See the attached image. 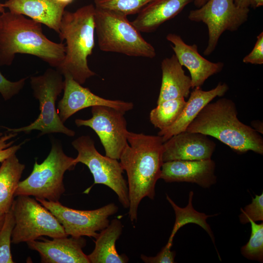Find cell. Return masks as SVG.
<instances>
[{"instance_id": "1", "label": "cell", "mask_w": 263, "mask_h": 263, "mask_svg": "<svg viewBox=\"0 0 263 263\" xmlns=\"http://www.w3.org/2000/svg\"><path fill=\"white\" fill-rule=\"evenodd\" d=\"M127 140L119 160L128 177L129 216L134 222L141 200L145 197L154 198L156 183L160 179L164 163V142L158 135L131 132H128Z\"/></svg>"}, {"instance_id": "2", "label": "cell", "mask_w": 263, "mask_h": 263, "mask_svg": "<svg viewBox=\"0 0 263 263\" xmlns=\"http://www.w3.org/2000/svg\"><path fill=\"white\" fill-rule=\"evenodd\" d=\"M65 53V44L49 39L41 23L10 11L0 15V65L9 66L17 54H24L38 57L56 69Z\"/></svg>"}, {"instance_id": "3", "label": "cell", "mask_w": 263, "mask_h": 263, "mask_svg": "<svg viewBox=\"0 0 263 263\" xmlns=\"http://www.w3.org/2000/svg\"><path fill=\"white\" fill-rule=\"evenodd\" d=\"M235 103L222 98L207 104L186 130L217 138L234 151L263 154V138L252 127L241 122Z\"/></svg>"}, {"instance_id": "4", "label": "cell", "mask_w": 263, "mask_h": 263, "mask_svg": "<svg viewBox=\"0 0 263 263\" xmlns=\"http://www.w3.org/2000/svg\"><path fill=\"white\" fill-rule=\"evenodd\" d=\"M94 13L93 4L83 6L74 12L65 10L59 27V37L61 41H66V53L56 70L63 75H70L81 85L96 75L88 64V57L94 46Z\"/></svg>"}, {"instance_id": "5", "label": "cell", "mask_w": 263, "mask_h": 263, "mask_svg": "<svg viewBox=\"0 0 263 263\" xmlns=\"http://www.w3.org/2000/svg\"><path fill=\"white\" fill-rule=\"evenodd\" d=\"M95 32L100 50L130 56L152 58L156 53L127 16L110 10L96 8Z\"/></svg>"}, {"instance_id": "6", "label": "cell", "mask_w": 263, "mask_h": 263, "mask_svg": "<svg viewBox=\"0 0 263 263\" xmlns=\"http://www.w3.org/2000/svg\"><path fill=\"white\" fill-rule=\"evenodd\" d=\"M74 159L64 152L60 144L52 143L46 158L40 164L35 161L29 176L19 182L15 196H33L50 201H59L65 191L64 173L76 166Z\"/></svg>"}, {"instance_id": "7", "label": "cell", "mask_w": 263, "mask_h": 263, "mask_svg": "<svg viewBox=\"0 0 263 263\" xmlns=\"http://www.w3.org/2000/svg\"><path fill=\"white\" fill-rule=\"evenodd\" d=\"M63 75L57 70L49 68L41 75L30 77L34 96L39 102L40 113L30 125L19 128H5L9 132L29 133L33 130L40 132V135L51 133H62L74 136L75 132L64 126L56 107L58 96L63 90Z\"/></svg>"}, {"instance_id": "8", "label": "cell", "mask_w": 263, "mask_h": 263, "mask_svg": "<svg viewBox=\"0 0 263 263\" xmlns=\"http://www.w3.org/2000/svg\"><path fill=\"white\" fill-rule=\"evenodd\" d=\"M16 197L11 208L15 221L11 243H27L42 236H68L56 217L36 199L27 195Z\"/></svg>"}, {"instance_id": "9", "label": "cell", "mask_w": 263, "mask_h": 263, "mask_svg": "<svg viewBox=\"0 0 263 263\" xmlns=\"http://www.w3.org/2000/svg\"><path fill=\"white\" fill-rule=\"evenodd\" d=\"M72 145L78 154L74 159L76 165H85L92 174L94 184H102L112 189L125 208H129L130 200L128 184L123 173L124 169L117 159L101 154L96 149L94 140L88 135L79 136Z\"/></svg>"}, {"instance_id": "10", "label": "cell", "mask_w": 263, "mask_h": 263, "mask_svg": "<svg viewBox=\"0 0 263 263\" xmlns=\"http://www.w3.org/2000/svg\"><path fill=\"white\" fill-rule=\"evenodd\" d=\"M249 12V8L236 6L234 0H208L198 9L190 11V20L203 22L207 27L208 40L204 55L214 51L224 32L235 31L245 23Z\"/></svg>"}, {"instance_id": "11", "label": "cell", "mask_w": 263, "mask_h": 263, "mask_svg": "<svg viewBox=\"0 0 263 263\" xmlns=\"http://www.w3.org/2000/svg\"><path fill=\"white\" fill-rule=\"evenodd\" d=\"M35 199L56 217L68 236L75 237L96 238L98 235L97 231L109 224V218L118 210V207L113 203L96 209L83 210L68 207L59 201Z\"/></svg>"}, {"instance_id": "12", "label": "cell", "mask_w": 263, "mask_h": 263, "mask_svg": "<svg viewBox=\"0 0 263 263\" xmlns=\"http://www.w3.org/2000/svg\"><path fill=\"white\" fill-rule=\"evenodd\" d=\"M91 112V118L76 119L75 125L93 129L99 138L106 156L118 160L128 143L125 113L106 106H93Z\"/></svg>"}, {"instance_id": "13", "label": "cell", "mask_w": 263, "mask_h": 263, "mask_svg": "<svg viewBox=\"0 0 263 263\" xmlns=\"http://www.w3.org/2000/svg\"><path fill=\"white\" fill-rule=\"evenodd\" d=\"M64 94L57 105V113L61 121L65 122L78 111L94 106L113 107L126 113L133 108L131 102L110 100L101 97L75 81L70 75H65Z\"/></svg>"}, {"instance_id": "14", "label": "cell", "mask_w": 263, "mask_h": 263, "mask_svg": "<svg viewBox=\"0 0 263 263\" xmlns=\"http://www.w3.org/2000/svg\"><path fill=\"white\" fill-rule=\"evenodd\" d=\"M216 144L207 135L187 131L163 143V160H200L211 159Z\"/></svg>"}, {"instance_id": "15", "label": "cell", "mask_w": 263, "mask_h": 263, "mask_svg": "<svg viewBox=\"0 0 263 263\" xmlns=\"http://www.w3.org/2000/svg\"><path fill=\"white\" fill-rule=\"evenodd\" d=\"M166 39L172 44L171 47L179 63L188 70L192 89L201 88L209 77L223 69V63L213 62L206 59L199 53L196 44L186 43L179 35L169 33Z\"/></svg>"}, {"instance_id": "16", "label": "cell", "mask_w": 263, "mask_h": 263, "mask_svg": "<svg viewBox=\"0 0 263 263\" xmlns=\"http://www.w3.org/2000/svg\"><path fill=\"white\" fill-rule=\"evenodd\" d=\"M29 248L37 251L42 263H90L82 249L86 244L83 237L68 236L43 241L27 242Z\"/></svg>"}, {"instance_id": "17", "label": "cell", "mask_w": 263, "mask_h": 263, "mask_svg": "<svg viewBox=\"0 0 263 263\" xmlns=\"http://www.w3.org/2000/svg\"><path fill=\"white\" fill-rule=\"evenodd\" d=\"M215 167V163L211 159L165 162L160 179L167 183L186 182L208 188L216 182Z\"/></svg>"}, {"instance_id": "18", "label": "cell", "mask_w": 263, "mask_h": 263, "mask_svg": "<svg viewBox=\"0 0 263 263\" xmlns=\"http://www.w3.org/2000/svg\"><path fill=\"white\" fill-rule=\"evenodd\" d=\"M228 89V85L225 83H219L216 87L209 91H204L198 87L193 89L177 121L170 127L159 131L158 135L161 136L163 141L165 142L172 136L185 131L207 104L217 96H223Z\"/></svg>"}, {"instance_id": "19", "label": "cell", "mask_w": 263, "mask_h": 263, "mask_svg": "<svg viewBox=\"0 0 263 263\" xmlns=\"http://www.w3.org/2000/svg\"><path fill=\"white\" fill-rule=\"evenodd\" d=\"M9 11L28 17L45 24L57 34L64 7L54 0H7L2 3Z\"/></svg>"}, {"instance_id": "20", "label": "cell", "mask_w": 263, "mask_h": 263, "mask_svg": "<svg viewBox=\"0 0 263 263\" xmlns=\"http://www.w3.org/2000/svg\"><path fill=\"white\" fill-rule=\"evenodd\" d=\"M194 0H153L145 5L132 21L140 32L151 33L173 18Z\"/></svg>"}, {"instance_id": "21", "label": "cell", "mask_w": 263, "mask_h": 263, "mask_svg": "<svg viewBox=\"0 0 263 263\" xmlns=\"http://www.w3.org/2000/svg\"><path fill=\"white\" fill-rule=\"evenodd\" d=\"M162 82L157 104L170 99L188 96L192 88L190 77L187 75L174 54L161 62Z\"/></svg>"}, {"instance_id": "22", "label": "cell", "mask_w": 263, "mask_h": 263, "mask_svg": "<svg viewBox=\"0 0 263 263\" xmlns=\"http://www.w3.org/2000/svg\"><path fill=\"white\" fill-rule=\"evenodd\" d=\"M122 229L121 221L115 218L100 231L95 238L94 250L87 255L90 263H126L129 262L128 257L124 254H119L116 248V242L121 235Z\"/></svg>"}, {"instance_id": "23", "label": "cell", "mask_w": 263, "mask_h": 263, "mask_svg": "<svg viewBox=\"0 0 263 263\" xmlns=\"http://www.w3.org/2000/svg\"><path fill=\"white\" fill-rule=\"evenodd\" d=\"M25 168V165L19 162L16 154L1 162L0 166V212L6 213L11 209Z\"/></svg>"}, {"instance_id": "24", "label": "cell", "mask_w": 263, "mask_h": 263, "mask_svg": "<svg viewBox=\"0 0 263 263\" xmlns=\"http://www.w3.org/2000/svg\"><path fill=\"white\" fill-rule=\"evenodd\" d=\"M193 195L191 191L189 194L188 205L184 208L178 207L168 195L167 200L172 206L175 214V221L168 243L172 244L173 238L177 231L183 226L189 223L197 224L202 227L208 234L214 244V237L207 219L213 215H208L199 212L192 207V200Z\"/></svg>"}, {"instance_id": "25", "label": "cell", "mask_w": 263, "mask_h": 263, "mask_svg": "<svg viewBox=\"0 0 263 263\" xmlns=\"http://www.w3.org/2000/svg\"><path fill=\"white\" fill-rule=\"evenodd\" d=\"M186 103L184 98H180L165 100L157 104L150 112V122L159 131L170 127L181 115Z\"/></svg>"}, {"instance_id": "26", "label": "cell", "mask_w": 263, "mask_h": 263, "mask_svg": "<svg viewBox=\"0 0 263 263\" xmlns=\"http://www.w3.org/2000/svg\"><path fill=\"white\" fill-rule=\"evenodd\" d=\"M96 8L112 11L126 16L137 14L153 0H94Z\"/></svg>"}, {"instance_id": "27", "label": "cell", "mask_w": 263, "mask_h": 263, "mask_svg": "<svg viewBox=\"0 0 263 263\" xmlns=\"http://www.w3.org/2000/svg\"><path fill=\"white\" fill-rule=\"evenodd\" d=\"M251 233L248 242L241 247V254L246 258L263 261V223L258 224L251 220Z\"/></svg>"}, {"instance_id": "28", "label": "cell", "mask_w": 263, "mask_h": 263, "mask_svg": "<svg viewBox=\"0 0 263 263\" xmlns=\"http://www.w3.org/2000/svg\"><path fill=\"white\" fill-rule=\"evenodd\" d=\"M15 221L11 209L5 213L2 227L0 229V263H13L11 252V243Z\"/></svg>"}, {"instance_id": "29", "label": "cell", "mask_w": 263, "mask_h": 263, "mask_svg": "<svg viewBox=\"0 0 263 263\" xmlns=\"http://www.w3.org/2000/svg\"><path fill=\"white\" fill-rule=\"evenodd\" d=\"M239 219L241 223L245 224L251 220L255 222L263 220V193L255 195L252 202L241 208Z\"/></svg>"}, {"instance_id": "30", "label": "cell", "mask_w": 263, "mask_h": 263, "mask_svg": "<svg viewBox=\"0 0 263 263\" xmlns=\"http://www.w3.org/2000/svg\"><path fill=\"white\" fill-rule=\"evenodd\" d=\"M27 77L12 82L7 79L0 71V94L5 100L18 94L24 87Z\"/></svg>"}, {"instance_id": "31", "label": "cell", "mask_w": 263, "mask_h": 263, "mask_svg": "<svg viewBox=\"0 0 263 263\" xmlns=\"http://www.w3.org/2000/svg\"><path fill=\"white\" fill-rule=\"evenodd\" d=\"M17 135V133L12 132L4 134L0 133V163L2 162L11 155L16 154L21 148L22 143L12 146L14 141H10Z\"/></svg>"}, {"instance_id": "32", "label": "cell", "mask_w": 263, "mask_h": 263, "mask_svg": "<svg viewBox=\"0 0 263 263\" xmlns=\"http://www.w3.org/2000/svg\"><path fill=\"white\" fill-rule=\"evenodd\" d=\"M172 244L167 243L161 250L154 257L142 254L141 260L146 263H175L176 252L171 250Z\"/></svg>"}, {"instance_id": "33", "label": "cell", "mask_w": 263, "mask_h": 263, "mask_svg": "<svg viewBox=\"0 0 263 263\" xmlns=\"http://www.w3.org/2000/svg\"><path fill=\"white\" fill-rule=\"evenodd\" d=\"M243 62L252 64H263V32L260 33L257 37V40L252 50L244 57Z\"/></svg>"}, {"instance_id": "34", "label": "cell", "mask_w": 263, "mask_h": 263, "mask_svg": "<svg viewBox=\"0 0 263 263\" xmlns=\"http://www.w3.org/2000/svg\"><path fill=\"white\" fill-rule=\"evenodd\" d=\"M252 128L258 132L263 134V123L259 121H253L252 122Z\"/></svg>"}, {"instance_id": "35", "label": "cell", "mask_w": 263, "mask_h": 263, "mask_svg": "<svg viewBox=\"0 0 263 263\" xmlns=\"http://www.w3.org/2000/svg\"><path fill=\"white\" fill-rule=\"evenodd\" d=\"M236 6L243 8H249L250 6L248 0H234Z\"/></svg>"}, {"instance_id": "36", "label": "cell", "mask_w": 263, "mask_h": 263, "mask_svg": "<svg viewBox=\"0 0 263 263\" xmlns=\"http://www.w3.org/2000/svg\"><path fill=\"white\" fill-rule=\"evenodd\" d=\"M250 6L258 8L263 5V0H248Z\"/></svg>"}, {"instance_id": "37", "label": "cell", "mask_w": 263, "mask_h": 263, "mask_svg": "<svg viewBox=\"0 0 263 263\" xmlns=\"http://www.w3.org/2000/svg\"><path fill=\"white\" fill-rule=\"evenodd\" d=\"M59 5L65 8L67 5L72 3L74 0H54Z\"/></svg>"}, {"instance_id": "38", "label": "cell", "mask_w": 263, "mask_h": 263, "mask_svg": "<svg viewBox=\"0 0 263 263\" xmlns=\"http://www.w3.org/2000/svg\"><path fill=\"white\" fill-rule=\"evenodd\" d=\"M208 0H194V4L195 6L199 8L203 5Z\"/></svg>"}, {"instance_id": "39", "label": "cell", "mask_w": 263, "mask_h": 263, "mask_svg": "<svg viewBox=\"0 0 263 263\" xmlns=\"http://www.w3.org/2000/svg\"><path fill=\"white\" fill-rule=\"evenodd\" d=\"M5 213L0 212V229L2 226L5 219Z\"/></svg>"}, {"instance_id": "40", "label": "cell", "mask_w": 263, "mask_h": 263, "mask_svg": "<svg viewBox=\"0 0 263 263\" xmlns=\"http://www.w3.org/2000/svg\"><path fill=\"white\" fill-rule=\"evenodd\" d=\"M5 12V8L3 6L2 3L0 1V13L2 14Z\"/></svg>"}]
</instances>
